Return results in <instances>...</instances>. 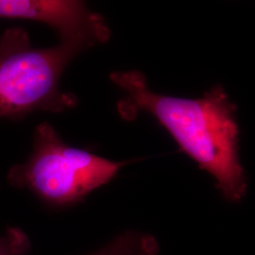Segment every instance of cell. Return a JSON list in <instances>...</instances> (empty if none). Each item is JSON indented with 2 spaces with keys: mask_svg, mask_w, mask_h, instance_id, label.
<instances>
[{
  "mask_svg": "<svg viewBox=\"0 0 255 255\" xmlns=\"http://www.w3.org/2000/svg\"><path fill=\"white\" fill-rule=\"evenodd\" d=\"M145 235L128 231L113 239L106 246L89 255H131L142 244Z\"/></svg>",
  "mask_w": 255,
  "mask_h": 255,
  "instance_id": "obj_5",
  "label": "cell"
},
{
  "mask_svg": "<svg viewBox=\"0 0 255 255\" xmlns=\"http://www.w3.org/2000/svg\"><path fill=\"white\" fill-rule=\"evenodd\" d=\"M17 245L9 243L7 239L0 238V255H20Z\"/></svg>",
  "mask_w": 255,
  "mask_h": 255,
  "instance_id": "obj_7",
  "label": "cell"
},
{
  "mask_svg": "<svg viewBox=\"0 0 255 255\" xmlns=\"http://www.w3.org/2000/svg\"><path fill=\"white\" fill-rule=\"evenodd\" d=\"M159 253V244L154 237L145 235L142 244L131 255H157Z\"/></svg>",
  "mask_w": 255,
  "mask_h": 255,
  "instance_id": "obj_6",
  "label": "cell"
},
{
  "mask_svg": "<svg viewBox=\"0 0 255 255\" xmlns=\"http://www.w3.org/2000/svg\"><path fill=\"white\" fill-rule=\"evenodd\" d=\"M0 19L36 21L54 27L61 39L104 43L111 32L101 14L75 0H0Z\"/></svg>",
  "mask_w": 255,
  "mask_h": 255,
  "instance_id": "obj_4",
  "label": "cell"
},
{
  "mask_svg": "<svg viewBox=\"0 0 255 255\" xmlns=\"http://www.w3.org/2000/svg\"><path fill=\"white\" fill-rule=\"evenodd\" d=\"M95 45L91 40L78 38L35 48L24 28L6 29L0 36V119L75 107L76 97L61 91L60 80L74 58Z\"/></svg>",
  "mask_w": 255,
  "mask_h": 255,
  "instance_id": "obj_2",
  "label": "cell"
},
{
  "mask_svg": "<svg viewBox=\"0 0 255 255\" xmlns=\"http://www.w3.org/2000/svg\"><path fill=\"white\" fill-rule=\"evenodd\" d=\"M111 80L126 92L119 103L124 119L138 112L151 114L177 141L182 150L217 180V187L231 202L242 201L247 177L238 156L236 106L221 86H215L198 100L156 94L137 71L115 72Z\"/></svg>",
  "mask_w": 255,
  "mask_h": 255,
  "instance_id": "obj_1",
  "label": "cell"
},
{
  "mask_svg": "<svg viewBox=\"0 0 255 255\" xmlns=\"http://www.w3.org/2000/svg\"><path fill=\"white\" fill-rule=\"evenodd\" d=\"M126 164L66 145L46 122L37 126L33 151L27 162L14 165L8 180L47 203L65 206L107 184Z\"/></svg>",
  "mask_w": 255,
  "mask_h": 255,
  "instance_id": "obj_3",
  "label": "cell"
}]
</instances>
